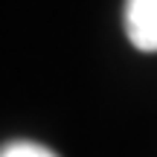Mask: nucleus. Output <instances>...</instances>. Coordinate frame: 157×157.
Segmentation results:
<instances>
[{"instance_id":"f03ea898","label":"nucleus","mask_w":157,"mask_h":157,"mask_svg":"<svg viewBox=\"0 0 157 157\" xmlns=\"http://www.w3.org/2000/svg\"><path fill=\"white\" fill-rule=\"evenodd\" d=\"M0 157H56L47 146H38V143H26V140H17L9 143V146L0 148Z\"/></svg>"},{"instance_id":"f257e3e1","label":"nucleus","mask_w":157,"mask_h":157,"mask_svg":"<svg viewBox=\"0 0 157 157\" xmlns=\"http://www.w3.org/2000/svg\"><path fill=\"white\" fill-rule=\"evenodd\" d=\"M125 32L143 52H157V0H125Z\"/></svg>"}]
</instances>
